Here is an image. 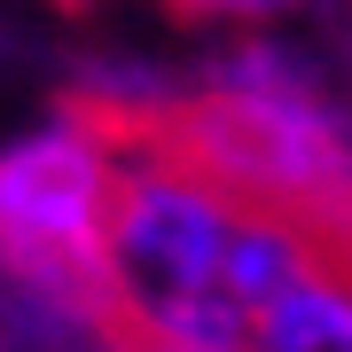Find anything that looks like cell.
<instances>
[{"label":"cell","mask_w":352,"mask_h":352,"mask_svg":"<svg viewBox=\"0 0 352 352\" xmlns=\"http://www.w3.org/2000/svg\"><path fill=\"white\" fill-rule=\"evenodd\" d=\"M102 352H212V344H180V337H141V329H126V337H110Z\"/></svg>","instance_id":"obj_1"}]
</instances>
